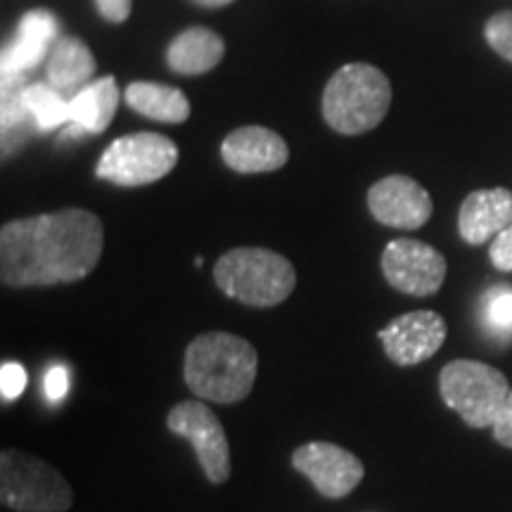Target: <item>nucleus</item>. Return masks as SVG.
Masks as SVG:
<instances>
[{
	"instance_id": "1",
	"label": "nucleus",
	"mask_w": 512,
	"mask_h": 512,
	"mask_svg": "<svg viewBox=\"0 0 512 512\" xmlns=\"http://www.w3.org/2000/svg\"><path fill=\"white\" fill-rule=\"evenodd\" d=\"M105 228L86 209H62L0 228V280L5 287H50L83 280L100 264Z\"/></svg>"
},
{
	"instance_id": "2",
	"label": "nucleus",
	"mask_w": 512,
	"mask_h": 512,
	"mask_svg": "<svg viewBox=\"0 0 512 512\" xmlns=\"http://www.w3.org/2000/svg\"><path fill=\"white\" fill-rule=\"evenodd\" d=\"M259 373V354L245 337L230 332H204L185 349L183 377L197 399L240 403L252 392Z\"/></svg>"
},
{
	"instance_id": "3",
	"label": "nucleus",
	"mask_w": 512,
	"mask_h": 512,
	"mask_svg": "<svg viewBox=\"0 0 512 512\" xmlns=\"http://www.w3.org/2000/svg\"><path fill=\"white\" fill-rule=\"evenodd\" d=\"M392 105V83L373 64H344L323 91V117L342 136L373 131Z\"/></svg>"
},
{
	"instance_id": "4",
	"label": "nucleus",
	"mask_w": 512,
	"mask_h": 512,
	"mask_svg": "<svg viewBox=\"0 0 512 512\" xmlns=\"http://www.w3.org/2000/svg\"><path fill=\"white\" fill-rule=\"evenodd\" d=\"M214 280L235 302L271 309L297 287V271L283 254L264 247H235L216 261Z\"/></svg>"
},
{
	"instance_id": "5",
	"label": "nucleus",
	"mask_w": 512,
	"mask_h": 512,
	"mask_svg": "<svg viewBox=\"0 0 512 512\" xmlns=\"http://www.w3.org/2000/svg\"><path fill=\"white\" fill-rule=\"evenodd\" d=\"M0 501L15 512H67L74 491L46 460L5 448L0 453Z\"/></svg>"
},
{
	"instance_id": "6",
	"label": "nucleus",
	"mask_w": 512,
	"mask_h": 512,
	"mask_svg": "<svg viewBox=\"0 0 512 512\" xmlns=\"http://www.w3.org/2000/svg\"><path fill=\"white\" fill-rule=\"evenodd\" d=\"M439 392L448 408H453L465 425L484 430L494 427L510 387L501 370L482 361L458 358L446 363L439 375Z\"/></svg>"
},
{
	"instance_id": "7",
	"label": "nucleus",
	"mask_w": 512,
	"mask_h": 512,
	"mask_svg": "<svg viewBox=\"0 0 512 512\" xmlns=\"http://www.w3.org/2000/svg\"><path fill=\"white\" fill-rule=\"evenodd\" d=\"M178 147L159 133H131L117 138L102 152L95 176L119 188H140L162 181L174 171Z\"/></svg>"
},
{
	"instance_id": "8",
	"label": "nucleus",
	"mask_w": 512,
	"mask_h": 512,
	"mask_svg": "<svg viewBox=\"0 0 512 512\" xmlns=\"http://www.w3.org/2000/svg\"><path fill=\"white\" fill-rule=\"evenodd\" d=\"M166 427L171 434L190 441L195 448L197 463L211 484H223L230 477V446L221 420L202 399L178 403L166 415Z\"/></svg>"
},
{
	"instance_id": "9",
	"label": "nucleus",
	"mask_w": 512,
	"mask_h": 512,
	"mask_svg": "<svg viewBox=\"0 0 512 512\" xmlns=\"http://www.w3.org/2000/svg\"><path fill=\"white\" fill-rule=\"evenodd\" d=\"M446 259L439 249L420 240H392L382 252L384 280L411 297H432L446 280Z\"/></svg>"
},
{
	"instance_id": "10",
	"label": "nucleus",
	"mask_w": 512,
	"mask_h": 512,
	"mask_svg": "<svg viewBox=\"0 0 512 512\" xmlns=\"http://www.w3.org/2000/svg\"><path fill=\"white\" fill-rule=\"evenodd\" d=\"M292 467L325 498H344L363 482L366 467L347 448L330 441H309L292 453Z\"/></svg>"
},
{
	"instance_id": "11",
	"label": "nucleus",
	"mask_w": 512,
	"mask_h": 512,
	"mask_svg": "<svg viewBox=\"0 0 512 512\" xmlns=\"http://www.w3.org/2000/svg\"><path fill=\"white\" fill-rule=\"evenodd\" d=\"M446 320L434 311H411L394 318L377 332L384 354L396 366L408 368L432 358L446 342Z\"/></svg>"
},
{
	"instance_id": "12",
	"label": "nucleus",
	"mask_w": 512,
	"mask_h": 512,
	"mask_svg": "<svg viewBox=\"0 0 512 512\" xmlns=\"http://www.w3.org/2000/svg\"><path fill=\"white\" fill-rule=\"evenodd\" d=\"M368 209L382 226L415 230L422 228L432 216V197L411 176H387L368 190Z\"/></svg>"
},
{
	"instance_id": "13",
	"label": "nucleus",
	"mask_w": 512,
	"mask_h": 512,
	"mask_svg": "<svg viewBox=\"0 0 512 512\" xmlns=\"http://www.w3.org/2000/svg\"><path fill=\"white\" fill-rule=\"evenodd\" d=\"M221 157L228 169L238 174H271L287 164L290 147L271 128L242 126L230 131L223 140Z\"/></svg>"
},
{
	"instance_id": "14",
	"label": "nucleus",
	"mask_w": 512,
	"mask_h": 512,
	"mask_svg": "<svg viewBox=\"0 0 512 512\" xmlns=\"http://www.w3.org/2000/svg\"><path fill=\"white\" fill-rule=\"evenodd\" d=\"M57 34L60 24L53 12L29 10L19 19L12 43L3 50V76H27L46 57L48 48L55 46Z\"/></svg>"
},
{
	"instance_id": "15",
	"label": "nucleus",
	"mask_w": 512,
	"mask_h": 512,
	"mask_svg": "<svg viewBox=\"0 0 512 512\" xmlns=\"http://www.w3.org/2000/svg\"><path fill=\"white\" fill-rule=\"evenodd\" d=\"M512 223V192L508 188L475 190L460 204L458 230L467 245L479 247L494 240Z\"/></svg>"
},
{
	"instance_id": "16",
	"label": "nucleus",
	"mask_w": 512,
	"mask_h": 512,
	"mask_svg": "<svg viewBox=\"0 0 512 512\" xmlns=\"http://www.w3.org/2000/svg\"><path fill=\"white\" fill-rule=\"evenodd\" d=\"M119 102L121 91L114 76L91 81L69 98V131L64 136L74 138L81 133H102L112 124Z\"/></svg>"
},
{
	"instance_id": "17",
	"label": "nucleus",
	"mask_w": 512,
	"mask_h": 512,
	"mask_svg": "<svg viewBox=\"0 0 512 512\" xmlns=\"http://www.w3.org/2000/svg\"><path fill=\"white\" fill-rule=\"evenodd\" d=\"M226 53L223 38L207 27H192L178 34L166 48V64L171 72L183 76L207 74L219 67Z\"/></svg>"
},
{
	"instance_id": "18",
	"label": "nucleus",
	"mask_w": 512,
	"mask_h": 512,
	"mask_svg": "<svg viewBox=\"0 0 512 512\" xmlns=\"http://www.w3.org/2000/svg\"><path fill=\"white\" fill-rule=\"evenodd\" d=\"M95 57L86 43L74 36L57 38L48 57V86L57 93H79L93 79Z\"/></svg>"
},
{
	"instance_id": "19",
	"label": "nucleus",
	"mask_w": 512,
	"mask_h": 512,
	"mask_svg": "<svg viewBox=\"0 0 512 512\" xmlns=\"http://www.w3.org/2000/svg\"><path fill=\"white\" fill-rule=\"evenodd\" d=\"M124 100L140 117L162 121V124H183L190 117V102L183 91L174 86H164V83H131L124 91Z\"/></svg>"
},
{
	"instance_id": "20",
	"label": "nucleus",
	"mask_w": 512,
	"mask_h": 512,
	"mask_svg": "<svg viewBox=\"0 0 512 512\" xmlns=\"http://www.w3.org/2000/svg\"><path fill=\"white\" fill-rule=\"evenodd\" d=\"M24 102L34 114L38 133H48L53 128L69 124V100L62 98L48 83H31L24 91Z\"/></svg>"
},
{
	"instance_id": "21",
	"label": "nucleus",
	"mask_w": 512,
	"mask_h": 512,
	"mask_svg": "<svg viewBox=\"0 0 512 512\" xmlns=\"http://www.w3.org/2000/svg\"><path fill=\"white\" fill-rule=\"evenodd\" d=\"M482 323L498 339H512V287L498 285L484 294Z\"/></svg>"
},
{
	"instance_id": "22",
	"label": "nucleus",
	"mask_w": 512,
	"mask_h": 512,
	"mask_svg": "<svg viewBox=\"0 0 512 512\" xmlns=\"http://www.w3.org/2000/svg\"><path fill=\"white\" fill-rule=\"evenodd\" d=\"M484 36L503 60L512 62V10L491 17L484 27Z\"/></svg>"
},
{
	"instance_id": "23",
	"label": "nucleus",
	"mask_w": 512,
	"mask_h": 512,
	"mask_svg": "<svg viewBox=\"0 0 512 512\" xmlns=\"http://www.w3.org/2000/svg\"><path fill=\"white\" fill-rule=\"evenodd\" d=\"M27 387V370L19 366L17 361H5L0 366V394L3 401H15Z\"/></svg>"
},
{
	"instance_id": "24",
	"label": "nucleus",
	"mask_w": 512,
	"mask_h": 512,
	"mask_svg": "<svg viewBox=\"0 0 512 512\" xmlns=\"http://www.w3.org/2000/svg\"><path fill=\"white\" fill-rule=\"evenodd\" d=\"M489 259L498 271H512V223L505 230H501L494 238V242H491Z\"/></svg>"
},
{
	"instance_id": "25",
	"label": "nucleus",
	"mask_w": 512,
	"mask_h": 512,
	"mask_svg": "<svg viewBox=\"0 0 512 512\" xmlns=\"http://www.w3.org/2000/svg\"><path fill=\"white\" fill-rule=\"evenodd\" d=\"M69 392V370L57 363L46 373V396L50 401H60Z\"/></svg>"
},
{
	"instance_id": "26",
	"label": "nucleus",
	"mask_w": 512,
	"mask_h": 512,
	"mask_svg": "<svg viewBox=\"0 0 512 512\" xmlns=\"http://www.w3.org/2000/svg\"><path fill=\"white\" fill-rule=\"evenodd\" d=\"M95 5H98L100 15L112 24L126 22L133 10V0H95Z\"/></svg>"
},
{
	"instance_id": "27",
	"label": "nucleus",
	"mask_w": 512,
	"mask_h": 512,
	"mask_svg": "<svg viewBox=\"0 0 512 512\" xmlns=\"http://www.w3.org/2000/svg\"><path fill=\"white\" fill-rule=\"evenodd\" d=\"M494 437L498 444L512 448V389L508 394V399H505L501 413H498V418L494 422Z\"/></svg>"
},
{
	"instance_id": "28",
	"label": "nucleus",
	"mask_w": 512,
	"mask_h": 512,
	"mask_svg": "<svg viewBox=\"0 0 512 512\" xmlns=\"http://www.w3.org/2000/svg\"><path fill=\"white\" fill-rule=\"evenodd\" d=\"M192 3L202 5V8H223V5H230L233 0H192Z\"/></svg>"
}]
</instances>
